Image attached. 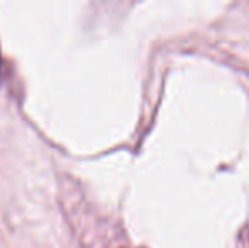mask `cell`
Segmentation results:
<instances>
[{
	"label": "cell",
	"mask_w": 249,
	"mask_h": 248,
	"mask_svg": "<svg viewBox=\"0 0 249 248\" xmlns=\"http://www.w3.org/2000/svg\"><path fill=\"white\" fill-rule=\"evenodd\" d=\"M0 72H2V60H0Z\"/></svg>",
	"instance_id": "cell-1"
}]
</instances>
